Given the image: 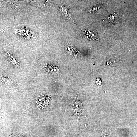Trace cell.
<instances>
[{
  "mask_svg": "<svg viewBox=\"0 0 137 137\" xmlns=\"http://www.w3.org/2000/svg\"><path fill=\"white\" fill-rule=\"evenodd\" d=\"M114 14H112L110 15L109 16V19H110V20H109V21L110 23H112L113 22H114L115 20V17H116V16L114 15Z\"/></svg>",
  "mask_w": 137,
  "mask_h": 137,
  "instance_id": "277c9868",
  "label": "cell"
},
{
  "mask_svg": "<svg viewBox=\"0 0 137 137\" xmlns=\"http://www.w3.org/2000/svg\"><path fill=\"white\" fill-rule=\"evenodd\" d=\"M102 137H110L106 132H103L102 135Z\"/></svg>",
  "mask_w": 137,
  "mask_h": 137,
  "instance_id": "5b68a950",
  "label": "cell"
},
{
  "mask_svg": "<svg viewBox=\"0 0 137 137\" xmlns=\"http://www.w3.org/2000/svg\"><path fill=\"white\" fill-rule=\"evenodd\" d=\"M81 32L83 36L87 39H95L97 37L96 32L92 30L85 29L82 30Z\"/></svg>",
  "mask_w": 137,
  "mask_h": 137,
  "instance_id": "6da1fadb",
  "label": "cell"
},
{
  "mask_svg": "<svg viewBox=\"0 0 137 137\" xmlns=\"http://www.w3.org/2000/svg\"><path fill=\"white\" fill-rule=\"evenodd\" d=\"M8 137H38L35 135H31L27 133H16L9 135Z\"/></svg>",
  "mask_w": 137,
  "mask_h": 137,
  "instance_id": "7a4b0ae2",
  "label": "cell"
},
{
  "mask_svg": "<svg viewBox=\"0 0 137 137\" xmlns=\"http://www.w3.org/2000/svg\"><path fill=\"white\" fill-rule=\"evenodd\" d=\"M61 7L64 10V11L60 10L61 12L64 14L65 16L67 17V18H68L67 17H68L70 18V15L69 13L68 10V9L62 5L61 6Z\"/></svg>",
  "mask_w": 137,
  "mask_h": 137,
  "instance_id": "3957f363",
  "label": "cell"
}]
</instances>
